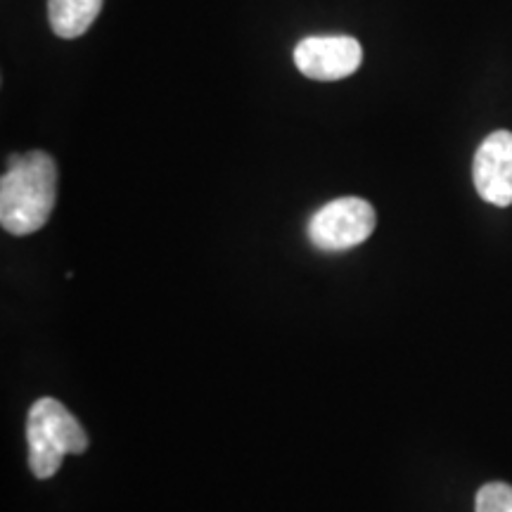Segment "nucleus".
<instances>
[{
  "label": "nucleus",
  "instance_id": "1",
  "mask_svg": "<svg viewBox=\"0 0 512 512\" xmlns=\"http://www.w3.org/2000/svg\"><path fill=\"white\" fill-rule=\"evenodd\" d=\"M57 200V164L48 152L12 155L0 178V223L10 235L38 233Z\"/></svg>",
  "mask_w": 512,
  "mask_h": 512
},
{
  "label": "nucleus",
  "instance_id": "2",
  "mask_svg": "<svg viewBox=\"0 0 512 512\" xmlns=\"http://www.w3.org/2000/svg\"><path fill=\"white\" fill-rule=\"evenodd\" d=\"M29 467L38 479H50L64 456L88 451V434L60 401L38 399L27 415Z\"/></svg>",
  "mask_w": 512,
  "mask_h": 512
},
{
  "label": "nucleus",
  "instance_id": "3",
  "mask_svg": "<svg viewBox=\"0 0 512 512\" xmlns=\"http://www.w3.org/2000/svg\"><path fill=\"white\" fill-rule=\"evenodd\" d=\"M377 223L373 204L361 197H339L309 219V240L320 252H347L363 245Z\"/></svg>",
  "mask_w": 512,
  "mask_h": 512
},
{
  "label": "nucleus",
  "instance_id": "4",
  "mask_svg": "<svg viewBox=\"0 0 512 512\" xmlns=\"http://www.w3.org/2000/svg\"><path fill=\"white\" fill-rule=\"evenodd\" d=\"M361 62L363 48L351 36H309L294 48V64L313 81L347 79Z\"/></svg>",
  "mask_w": 512,
  "mask_h": 512
},
{
  "label": "nucleus",
  "instance_id": "5",
  "mask_svg": "<svg viewBox=\"0 0 512 512\" xmlns=\"http://www.w3.org/2000/svg\"><path fill=\"white\" fill-rule=\"evenodd\" d=\"M472 181L484 202L494 207L512 204V133L494 131L477 147Z\"/></svg>",
  "mask_w": 512,
  "mask_h": 512
},
{
  "label": "nucleus",
  "instance_id": "6",
  "mask_svg": "<svg viewBox=\"0 0 512 512\" xmlns=\"http://www.w3.org/2000/svg\"><path fill=\"white\" fill-rule=\"evenodd\" d=\"M105 0H48L50 27L60 38H79L93 27Z\"/></svg>",
  "mask_w": 512,
  "mask_h": 512
},
{
  "label": "nucleus",
  "instance_id": "7",
  "mask_svg": "<svg viewBox=\"0 0 512 512\" xmlns=\"http://www.w3.org/2000/svg\"><path fill=\"white\" fill-rule=\"evenodd\" d=\"M477 512H512V486L505 482H489L479 489Z\"/></svg>",
  "mask_w": 512,
  "mask_h": 512
}]
</instances>
